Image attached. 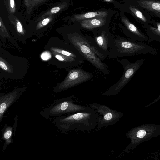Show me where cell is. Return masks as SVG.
<instances>
[{
    "instance_id": "14",
    "label": "cell",
    "mask_w": 160,
    "mask_h": 160,
    "mask_svg": "<svg viewBox=\"0 0 160 160\" xmlns=\"http://www.w3.org/2000/svg\"><path fill=\"white\" fill-rule=\"evenodd\" d=\"M139 6L153 12L160 13V2L152 0H141L138 2Z\"/></svg>"
},
{
    "instance_id": "22",
    "label": "cell",
    "mask_w": 160,
    "mask_h": 160,
    "mask_svg": "<svg viewBox=\"0 0 160 160\" xmlns=\"http://www.w3.org/2000/svg\"><path fill=\"white\" fill-rule=\"evenodd\" d=\"M50 20L49 19L47 18L44 19L42 22V24L44 25H46L49 22Z\"/></svg>"
},
{
    "instance_id": "15",
    "label": "cell",
    "mask_w": 160,
    "mask_h": 160,
    "mask_svg": "<svg viewBox=\"0 0 160 160\" xmlns=\"http://www.w3.org/2000/svg\"><path fill=\"white\" fill-rule=\"evenodd\" d=\"M107 15L108 12H107L102 11L76 15H75L74 18L77 20H83L88 18H105Z\"/></svg>"
},
{
    "instance_id": "20",
    "label": "cell",
    "mask_w": 160,
    "mask_h": 160,
    "mask_svg": "<svg viewBox=\"0 0 160 160\" xmlns=\"http://www.w3.org/2000/svg\"><path fill=\"white\" fill-rule=\"evenodd\" d=\"M17 29L18 32L22 34H23V32L22 29V27L21 23L18 22L17 24Z\"/></svg>"
},
{
    "instance_id": "25",
    "label": "cell",
    "mask_w": 160,
    "mask_h": 160,
    "mask_svg": "<svg viewBox=\"0 0 160 160\" xmlns=\"http://www.w3.org/2000/svg\"><path fill=\"white\" fill-rule=\"evenodd\" d=\"M160 97V96H159V97Z\"/></svg>"
},
{
    "instance_id": "8",
    "label": "cell",
    "mask_w": 160,
    "mask_h": 160,
    "mask_svg": "<svg viewBox=\"0 0 160 160\" xmlns=\"http://www.w3.org/2000/svg\"><path fill=\"white\" fill-rule=\"evenodd\" d=\"M93 74L78 67L70 70L64 80L55 88V92L67 90L80 83L89 81Z\"/></svg>"
},
{
    "instance_id": "6",
    "label": "cell",
    "mask_w": 160,
    "mask_h": 160,
    "mask_svg": "<svg viewBox=\"0 0 160 160\" xmlns=\"http://www.w3.org/2000/svg\"><path fill=\"white\" fill-rule=\"evenodd\" d=\"M88 106L98 113L97 127L99 128L113 125L117 123L123 116V113L112 109L107 106L93 102Z\"/></svg>"
},
{
    "instance_id": "17",
    "label": "cell",
    "mask_w": 160,
    "mask_h": 160,
    "mask_svg": "<svg viewBox=\"0 0 160 160\" xmlns=\"http://www.w3.org/2000/svg\"><path fill=\"white\" fill-rule=\"evenodd\" d=\"M129 8L131 11L137 18L142 21L146 22L147 19L142 12L137 8L130 6Z\"/></svg>"
},
{
    "instance_id": "21",
    "label": "cell",
    "mask_w": 160,
    "mask_h": 160,
    "mask_svg": "<svg viewBox=\"0 0 160 160\" xmlns=\"http://www.w3.org/2000/svg\"><path fill=\"white\" fill-rule=\"evenodd\" d=\"M60 10V8L59 7H55L51 10V12L52 13H55L59 12Z\"/></svg>"
},
{
    "instance_id": "19",
    "label": "cell",
    "mask_w": 160,
    "mask_h": 160,
    "mask_svg": "<svg viewBox=\"0 0 160 160\" xmlns=\"http://www.w3.org/2000/svg\"><path fill=\"white\" fill-rule=\"evenodd\" d=\"M50 53L48 52L45 51L43 52L41 55L42 59L44 60H47L51 57Z\"/></svg>"
},
{
    "instance_id": "23",
    "label": "cell",
    "mask_w": 160,
    "mask_h": 160,
    "mask_svg": "<svg viewBox=\"0 0 160 160\" xmlns=\"http://www.w3.org/2000/svg\"><path fill=\"white\" fill-rule=\"evenodd\" d=\"M10 6L12 8L14 6V0H10Z\"/></svg>"
},
{
    "instance_id": "5",
    "label": "cell",
    "mask_w": 160,
    "mask_h": 160,
    "mask_svg": "<svg viewBox=\"0 0 160 160\" xmlns=\"http://www.w3.org/2000/svg\"><path fill=\"white\" fill-rule=\"evenodd\" d=\"M117 61L122 66L123 68L122 75L116 83L102 93V95L110 96L118 94L143 64L144 60L141 59L134 62L130 63L127 59L122 58L118 59Z\"/></svg>"
},
{
    "instance_id": "10",
    "label": "cell",
    "mask_w": 160,
    "mask_h": 160,
    "mask_svg": "<svg viewBox=\"0 0 160 160\" xmlns=\"http://www.w3.org/2000/svg\"><path fill=\"white\" fill-rule=\"evenodd\" d=\"M148 126L140 128H136L129 131L126 134V137L131 140L130 144L126 147V149L130 148L135 144L147 138L153 132L154 129Z\"/></svg>"
},
{
    "instance_id": "2",
    "label": "cell",
    "mask_w": 160,
    "mask_h": 160,
    "mask_svg": "<svg viewBox=\"0 0 160 160\" xmlns=\"http://www.w3.org/2000/svg\"><path fill=\"white\" fill-rule=\"evenodd\" d=\"M158 50L145 42L112 35L108 58L111 59L145 54H156Z\"/></svg>"
},
{
    "instance_id": "1",
    "label": "cell",
    "mask_w": 160,
    "mask_h": 160,
    "mask_svg": "<svg viewBox=\"0 0 160 160\" xmlns=\"http://www.w3.org/2000/svg\"><path fill=\"white\" fill-rule=\"evenodd\" d=\"M98 113L93 109L76 112L58 117L53 121L62 132L73 130L90 131L97 126Z\"/></svg>"
},
{
    "instance_id": "9",
    "label": "cell",
    "mask_w": 160,
    "mask_h": 160,
    "mask_svg": "<svg viewBox=\"0 0 160 160\" xmlns=\"http://www.w3.org/2000/svg\"><path fill=\"white\" fill-rule=\"evenodd\" d=\"M24 90V88L17 89L7 94L0 95V122L8 109L20 97Z\"/></svg>"
},
{
    "instance_id": "18",
    "label": "cell",
    "mask_w": 160,
    "mask_h": 160,
    "mask_svg": "<svg viewBox=\"0 0 160 160\" xmlns=\"http://www.w3.org/2000/svg\"><path fill=\"white\" fill-rule=\"evenodd\" d=\"M0 67L3 70L9 72H12L13 71L8 62L1 57L0 58Z\"/></svg>"
},
{
    "instance_id": "7",
    "label": "cell",
    "mask_w": 160,
    "mask_h": 160,
    "mask_svg": "<svg viewBox=\"0 0 160 160\" xmlns=\"http://www.w3.org/2000/svg\"><path fill=\"white\" fill-rule=\"evenodd\" d=\"M112 36L104 30L95 33L93 38L87 36L93 52L103 61L108 58Z\"/></svg>"
},
{
    "instance_id": "4",
    "label": "cell",
    "mask_w": 160,
    "mask_h": 160,
    "mask_svg": "<svg viewBox=\"0 0 160 160\" xmlns=\"http://www.w3.org/2000/svg\"><path fill=\"white\" fill-rule=\"evenodd\" d=\"M77 100L74 95L55 100L40 112V114L48 119L76 112L89 111L92 108L76 103Z\"/></svg>"
},
{
    "instance_id": "11",
    "label": "cell",
    "mask_w": 160,
    "mask_h": 160,
    "mask_svg": "<svg viewBox=\"0 0 160 160\" xmlns=\"http://www.w3.org/2000/svg\"><path fill=\"white\" fill-rule=\"evenodd\" d=\"M121 20L125 25L128 30L132 34L131 39L143 42L149 41L148 38L140 32L136 27L130 22L125 17H122Z\"/></svg>"
},
{
    "instance_id": "24",
    "label": "cell",
    "mask_w": 160,
    "mask_h": 160,
    "mask_svg": "<svg viewBox=\"0 0 160 160\" xmlns=\"http://www.w3.org/2000/svg\"><path fill=\"white\" fill-rule=\"evenodd\" d=\"M105 0L107 2H110V1H111L112 0Z\"/></svg>"
},
{
    "instance_id": "16",
    "label": "cell",
    "mask_w": 160,
    "mask_h": 160,
    "mask_svg": "<svg viewBox=\"0 0 160 160\" xmlns=\"http://www.w3.org/2000/svg\"><path fill=\"white\" fill-rule=\"evenodd\" d=\"M156 26V28L152 27H150V30L154 34L153 36L154 37L152 40H154L155 36H156L155 41L160 42V23H157Z\"/></svg>"
},
{
    "instance_id": "13",
    "label": "cell",
    "mask_w": 160,
    "mask_h": 160,
    "mask_svg": "<svg viewBox=\"0 0 160 160\" xmlns=\"http://www.w3.org/2000/svg\"><path fill=\"white\" fill-rule=\"evenodd\" d=\"M105 23L103 18H98L82 20L80 22L82 27L86 29L92 30L101 27Z\"/></svg>"
},
{
    "instance_id": "12",
    "label": "cell",
    "mask_w": 160,
    "mask_h": 160,
    "mask_svg": "<svg viewBox=\"0 0 160 160\" xmlns=\"http://www.w3.org/2000/svg\"><path fill=\"white\" fill-rule=\"evenodd\" d=\"M17 122L13 126L5 124L2 129V139L4 141L2 149L3 151L5 150L9 144L12 143V138L16 128Z\"/></svg>"
},
{
    "instance_id": "3",
    "label": "cell",
    "mask_w": 160,
    "mask_h": 160,
    "mask_svg": "<svg viewBox=\"0 0 160 160\" xmlns=\"http://www.w3.org/2000/svg\"><path fill=\"white\" fill-rule=\"evenodd\" d=\"M67 41L84 58L100 71L105 74L109 73L106 64L93 52L87 36L75 32L68 34Z\"/></svg>"
}]
</instances>
